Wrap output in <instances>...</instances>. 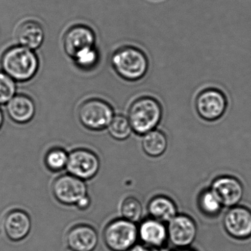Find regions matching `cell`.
<instances>
[{
    "label": "cell",
    "mask_w": 251,
    "mask_h": 251,
    "mask_svg": "<svg viewBox=\"0 0 251 251\" xmlns=\"http://www.w3.org/2000/svg\"><path fill=\"white\" fill-rule=\"evenodd\" d=\"M2 70L16 82L29 81L39 72L40 61L34 50L16 45L8 48L0 59Z\"/></svg>",
    "instance_id": "obj_1"
},
{
    "label": "cell",
    "mask_w": 251,
    "mask_h": 251,
    "mask_svg": "<svg viewBox=\"0 0 251 251\" xmlns=\"http://www.w3.org/2000/svg\"><path fill=\"white\" fill-rule=\"evenodd\" d=\"M111 64L121 78L130 82L144 78L150 67L148 55L134 46L121 47L116 50L111 55Z\"/></svg>",
    "instance_id": "obj_2"
},
{
    "label": "cell",
    "mask_w": 251,
    "mask_h": 251,
    "mask_svg": "<svg viewBox=\"0 0 251 251\" xmlns=\"http://www.w3.org/2000/svg\"><path fill=\"white\" fill-rule=\"evenodd\" d=\"M162 116V105L158 100L153 97L142 96L132 102L127 119L133 131L144 136L155 129Z\"/></svg>",
    "instance_id": "obj_3"
},
{
    "label": "cell",
    "mask_w": 251,
    "mask_h": 251,
    "mask_svg": "<svg viewBox=\"0 0 251 251\" xmlns=\"http://www.w3.org/2000/svg\"><path fill=\"white\" fill-rule=\"evenodd\" d=\"M138 239L136 223L124 218L112 220L104 229V242L111 251H128L136 245Z\"/></svg>",
    "instance_id": "obj_4"
},
{
    "label": "cell",
    "mask_w": 251,
    "mask_h": 251,
    "mask_svg": "<svg viewBox=\"0 0 251 251\" xmlns=\"http://www.w3.org/2000/svg\"><path fill=\"white\" fill-rule=\"evenodd\" d=\"M79 121L89 130L99 131L107 128L114 117L112 106L106 101L92 98L79 107Z\"/></svg>",
    "instance_id": "obj_5"
},
{
    "label": "cell",
    "mask_w": 251,
    "mask_h": 251,
    "mask_svg": "<svg viewBox=\"0 0 251 251\" xmlns=\"http://www.w3.org/2000/svg\"><path fill=\"white\" fill-rule=\"evenodd\" d=\"M227 108V99L221 89L206 87L200 91L195 99L198 115L207 121H215L224 115Z\"/></svg>",
    "instance_id": "obj_6"
},
{
    "label": "cell",
    "mask_w": 251,
    "mask_h": 251,
    "mask_svg": "<svg viewBox=\"0 0 251 251\" xmlns=\"http://www.w3.org/2000/svg\"><path fill=\"white\" fill-rule=\"evenodd\" d=\"M52 192L55 199L64 205H75L87 195L84 180L70 174L63 175L54 180Z\"/></svg>",
    "instance_id": "obj_7"
},
{
    "label": "cell",
    "mask_w": 251,
    "mask_h": 251,
    "mask_svg": "<svg viewBox=\"0 0 251 251\" xmlns=\"http://www.w3.org/2000/svg\"><path fill=\"white\" fill-rule=\"evenodd\" d=\"M100 163L95 152L86 149H77L69 154L66 168L69 174L81 180H89L98 174Z\"/></svg>",
    "instance_id": "obj_8"
},
{
    "label": "cell",
    "mask_w": 251,
    "mask_h": 251,
    "mask_svg": "<svg viewBox=\"0 0 251 251\" xmlns=\"http://www.w3.org/2000/svg\"><path fill=\"white\" fill-rule=\"evenodd\" d=\"M223 226L229 236L236 239L251 237V211L247 207L235 205L225 214Z\"/></svg>",
    "instance_id": "obj_9"
},
{
    "label": "cell",
    "mask_w": 251,
    "mask_h": 251,
    "mask_svg": "<svg viewBox=\"0 0 251 251\" xmlns=\"http://www.w3.org/2000/svg\"><path fill=\"white\" fill-rule=\"evenodd\" d=\"M168 239L179 248L190 246L196 239L198 227L193 219L184 214L176 215L169 222Z\"/></svg>",
    "instance_id": "obj_10"
},
{
    "label": "cell",
    "mask_w": 251,
    "mask_h": 251,
    "mask_svg": "<svg viewBox=\"0 0 251 251\" xmlns=\"http://www.w3.org/2000/svg\"><path fill=\"white\" fill-rule=\"evenodd\" d=\"M96 34L93 29L86 25H75L68 29L63 38L66 54L73 58L85 48L96 45Z\"/></svg>",
    "instance_id": "obj_11"
},
{
    "label": "cell",
    "mask_w": 251,
    "mask_h": 251,
    "mask_svg": "<svg viewBox=\"0 0 251 251\" xmlns=\"http://www.w3.org/2000/svg\"><path fill=\"white\" fill-rule=\"evenodd\" d=\"M211 190L218 198L223 206L237 205L244 195L242 183L232 176H222L213 181Z\"/></svg>",
    "instance_id": "obj_12"
},
{
    "label": "cell",
    "mask_w": 251,
    "mask_h": 251,
    "mask_svg": "<svg viewBox=\"0 0 251 251\" xmlns=\"http://www.w3.org/2000/svg\"><path fill=\"white\" fill-rule=\"evenodd\" d=\"M31 227L30 216L23 210H12L4 217V231L7 237L13 242H20L25 239L30 233Z\"/></svg>",
    "instance_id": "obj_13"
},
{
    "label": "cell",
    "mask_w": 251,
    "mask_h": 251,
    "mask_svg": "<svg viewBox=\"0 0 251 251\" xmlns=\"http://www.w3.org/2000/svg\"><path fill=\"white\" fill-rule=\"evenodd\" d=\"M67 243L75 251H94L98 245V234L92 226L77 225L67 233Z\"/></svg>",
    "instance_id": "obj_14"
},
{
    "label": "cell",
    "mask_w": 251,
    "mask_h": 251,
    "mask_svg": "<svg viewBox=\"0 0 251 251\" xmlns=\"http://www.w3.org/2000/svg\"><path fill=\"white\" fill-rule=\"evenodd\" d=\"M15 36L19 45L35 51L45 42V29L39 22L26 20L18 26Z\"/></svg>",
    "instance_id": "obj_15"
},
{
    "label": "cell",
    "mask_w": 251,
    "mask_h": 251,
    "mask_svg": "<svg viewBox=\"0 0 251 251\" xmlns=\"http://www.w3.org/2000/svg\"><path fill=\"white\" fill-rule=\"evenodd\" d=\"M6 111L14 123L26 124L31 121L36 114V104L30 97L20 94L6 104Z\"/></svg>",
    "instance_id": "obj_16"
},
{
    "label": "cell",
    "mask_w": 251,
    "mask_h": 251,
    "mask_svg": "<svg viewBox=\"0 0 251 251\" xmlns=\"http://www.w3.org/2000/svg\"><path fill=\"white\" fill-rule=\"evenodd\" d=\"M139 239L151 248L164 246L168 238L167 229L161 222L154 219L144 220L138 227Z\"/></svg>",
    "instance_id": "obj_17"
},
{
    "label": "cell",
    "mask_w": 251,
    "mask_h": 251,
    "mask_svg": "<svg viewBox=\"0 0 251 251\" xmlns=\"http://www.w3.org/2000/svg\"><path fill=\"white\" fill-rule=\"evenodd\" d=\"M148 211L151 218L167 223L177 215V207L173 200L163 195L154 197L150 201Z\"/></svg>",
    "instance_id": "obj_18"
},
{
    "label": "cell",
    "mask_w": 251,
    "mask_h": 251,
    "mask_svg": "<svg viewBox=\"0 0 251 251\" xmlns=\"http://www.w3.org/2000/svg\"><path fill=\"white\" fill-rule=\"evenodd\" d=\"M167 146L168 141L167 136L161 130L154 129L143 136L142 150L149 156H161L167 151Z\"/></svg>",
    "instance_id": "obj_19"
},
{
    "label": "cell",
    "mask_w": 251,
    "mask_h": 251,
    "mask_svg": "<svg viewBox=\"0 0 251 251\" xmlns=\"http://www.w3.org/2000/svg\"><path fill=\"white\" fill-rule=\"evenodd\" d=\"M72 59L75 65L83 71H91L96 68L100 59V54L96 45L85 48L77 52Z\"/></svg>",
    "instance_id": "obj_20"
},
{
    "label": "cell",
    "mask_w": 251,
    "mask_h": 251,
    "mask_svg": "<svg viewBox=\"0 0 251 251\" xmlns=\"http://www.w3.org/2000/svg\"><path fill=\"white\" fill-rule=\"evenodd\" d=\"M198 207L205 215L215 217L220 214L223 205L211 189L203 190L198 198Z\"/></svg>",
    "instance_id": "obj_21"
},
{
    "label": "cell",
    "mask_w": 251,
    "mask_h": 251,
    "mask_svg": "<svg viewBox=\"0 0 251 251\" xmlns=\"http://www.w3.org/2000/svg\"><path fill=\"white\" fill-rule=\"evenodd\" d=\"M107 128L110 135L117 140H125L127 139L133 131L127 117L121 114L114 115Z\"/></svg>",
    "instance_id": "obj_22"
},
{
    "label": "cell",
    "mask_w": 251,
    "mask_h": 251,
    "mask_svg": "<svg viewBox=\"0 0 251 251\" xmlns=\"http://www.w3.org/2000/svg\"><path fill=\"white\" fill-rule=\"evenodd\" d=\"M120 211L123 218L136 223L142 218L143 207L137 198L127 197L122 202Z\"/></svg>",
    "instance_id": "obj_23"
},
{
    "label": "cell",
    "mask_w": 251,
    "mask_h": 251,
    "mask_svg": "<svg viewBox=\"0 0 251 251\" xmlns=\"http://www.w3.org/2000/svg\"><path fill=\"white\" fill-rule=\"evenodd\" d=\"M68 158L69 154L64 150L52 148L45 155V165L50 171L60 172L67 167Z\"/></svg>",
    "instance_id": "obj_24"
},
{
    "label": "cell",
    "mask_w": 251,
    "mask_h": 251,
    "mask_svg": "<svg viewBox=\"0 0 251 251\" xmlns=\"http://www.w3.org/2000/svg\"><path fill=\"white\" fill-rule=\"evenodd\" d=\"M17 83L6 73L0 70V105H6L16 95Z\"/></svg>",
    "instance_id": "obj_25"
},
{
    "label": "cell",
    "mask_w": 251,
    "mask_h": 251,
    "mask_svg": "<svg viewBox=\"0 0 251 251\" xmlns=\"http://www.w3.org/2000/svg\"><path fill=\"white\" fill-rule=\"evenodd\" d=\"M91 204V200L89 198V197L88 195H86L84 198H82L76 205H77V208H80L81 210H85L88 208V207Z\"/></svg>",
    "instance_id": "obj_26"
},
{
    "label": "cell",
    "mask_w": 251,
    "mask_h": 251,
    "mask_svg": "<svg viewBox=\"0 0 251 251\" xmlns=\"http://www.w3.org/2000/svg\"><path fill=\"white\" fill-rule=\"evenodd\" d=\"M128 251H152V248L142 244H136Z\"/></svg>",
    "instance_id": "obj_27"
},
{
    "label": "cell",
    "mask_w": 251,
    "mask_h": 251,
    "mask_svg": "<svg viewBox=\"0 0 251 251\" xmlns=\"http://www.w3.org/2000/svg\"><path fill=\"white\" fill-rule=\"evenodd\" d=\"M4 124V114L2 110L0 108V129L2 128Z\"/></svg>",
    "instance_id": "obj_28"
},
{
    "label": "cell",
    "mask_w": 251,
    "mask_h": 251,
    "mask_svg": "<svg viewBox=\"0 0 251 251\" xmlns=\"http://www.w3.org/2000/svg\"><path fill=\"white\" fill-rule=\"evenodd\" d=\"M152 251H170L167 248H164V247H161V248H152Z\"/></svg>",
    "instance_id": "obj_29"
},
{
    "label": "cell",
    "mask_w": 251,
    "mask_h": 251,
    "mask_svg": "<svg viewBox=\"0 0 251 251\" xmlns=\"http://www.w3.org/2000/svg\"><path fill=\"white\" fill-rule=\"evenodd\" d=\"M178 251H192V250L189 249V248H180V250H179Z\"/></svg>",
    "instance_id": "obj_30"
},
{
    "label": "cell",
    "mask_w": 251,
    "mask_h": 251,
    "mask_svg": "<svg viewBox=\"0 0 251 251\" xmlns=\"http://www.w3.org/2000/svg\"><path fill=\"white\" fill-rule=\"evenodd\" d=\"M73 251V250H72V249H70V248H67V249H66L65 251Z\"/></svg>",
    "instance_id": "obj_31"
}]
</instances>
